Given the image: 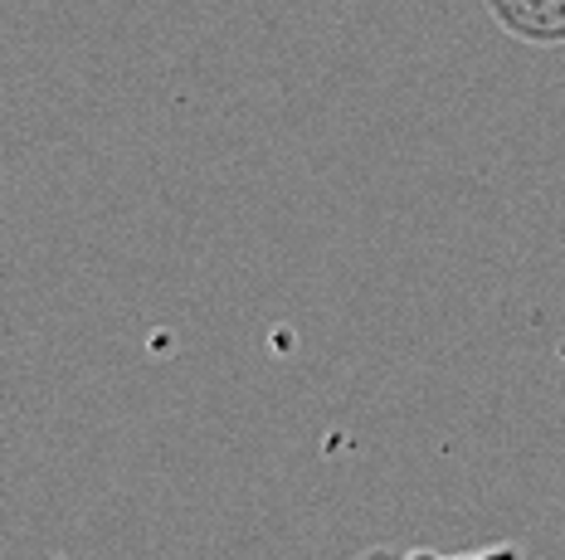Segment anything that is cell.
Instances as JSON below:
<instances>
[{
	"label": "cell",
	"mask_w": 565,
	"mask_h": 560,
	"mask_svg": "<svg viewBox=\"0 0 565 560\" xmlns=\"http://www.w3.org/2000/svg\"><path fill=\"white\" fill-rule=\"evenodd\" d=\"M508 34L526 44H565V0H482Z\"/></svg>",
	"instance_id": "1"
},
{
	"label": "cell",
	"mask_w": 565,
	"mask_h": 560,
	"mask_svg": "<svg viewBox=\"0 0 565 560\" xmlns=\"http://www.w3.org/2000/svg\"><path fill=\"white\" fill-rule=\"evenodd\" d=\"M381 560H391V556H381ZM399 560H409V556H399Z\"/></svg>",
	"instance_id": "2"
},
{
	"label": "cell",
	"mask_w": 565,
	"mask_h": 560,
	"mask_svg": "<svg viewBox=\"0 0 565 560\" xmlns=\"http://www.w3.org/2000/svg\"><path fill=\"white\" fill-rule=\"evenodd\" d=\"M40 560H58V556H40Z\"/></svg>",
	"instance_id": "3"
}]
</instances>
